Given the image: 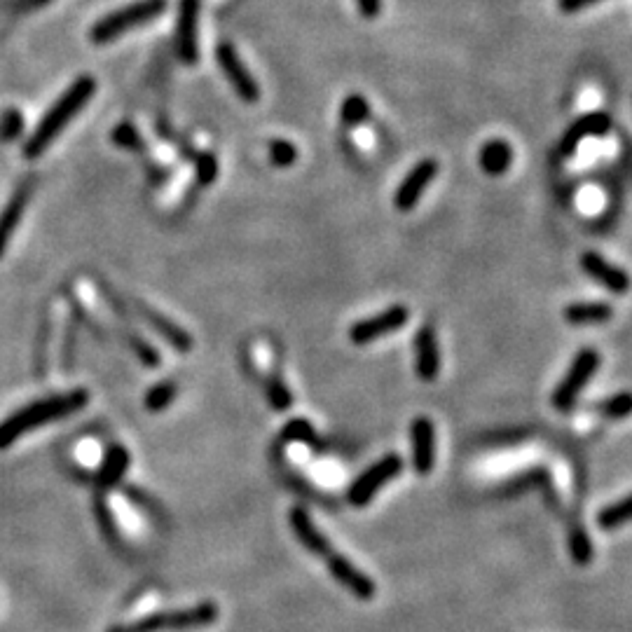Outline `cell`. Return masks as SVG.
I'll return each instance as SVG.
<instances>
[{"label": "cell", "instance_id": "6da1fadb", "mask_svg": "<svg viewBox=\"0 0 632 632\" xmlns=\"http://www.w3.org/2000/svg\"><path fill=\"white\" fill-rule=\"evenodd\" d=\"M89 403V394L85 389H71L64 394H52L45 398H38L22 410L12 412L8 419L0 422V450L15 445L19 438L31 434L43 427L47 422H57V419L71 417L80 412Z\"/></svg>", "mask_w": 632, "mask_h": 632}, {"label": "cell", "instance_id": "7a4b0ae2", "mask_svg": "<svg viewBox=\"0 0 632 632\" xmlns=\"http://www.w3.org/2000/svg\"><path fill=\"white\" fill-rule=\"evenodd\" d=\"M94 92H96V80L92 78V75H80V78L75 80L57 101H54V106L43 115V120L38 122V127L33 129V134L29 136V141H26V146H24L26 160H36V157L43 155L45 150L59 139L61 132L68 127V122H73L75 118H78L82 108L92 101Z\"/></svg>", "mask_w": 632, "mask_h": 632}, {"label": "cell", "instance_id": "3957f363", "mask_svg": "<svg viewBox=\"0 0 632 632\" xmlns=\"http://www.w3.org/2000/svg\"><path fill=\"white\" fill-rule=\"evenodd\" d=\"M167 5V0H136L132 5H125V8L101 17L99 22L92 26V31H89V38H92V43L96 45L113 43V40L125 36L127 31L136 29V26L155 22L157 17L164 15Z\"/></svg>", "mask_w": 632, "mask_h": 632}, {"label": "cell", "instance_id": "277c9868", "mask_svg": "<svg viewBox=\"0 0 632 632\" xmlns=\"http://www.w3.org/2000/svg\"><path fill=\"white\" fill-rule=\"evenodd\" d=\"M218 607L214 602H202L188 609H174V611H157L139 621L115 625L108 632H164V630H192V628H206L218 618Z\"/></svg>", "mask_w": 632, "mask_h": 632}, {"label": "cell", "instance_id": "5b68a950", "mask_svg": "<svg viewBox=\"0 0 632 632\" xmlns=\"http://www.w3.org/2000/svg\"><path fill=\"white\" fill-rule=\"evenodd\" d=\"M597 368H600V354L590 347L581 349V352L574 356L572 366H569L565 377H562V382L553 391V408L560 412L572 410L576 401H579L581 391L586 389V384L590 380H593Z\"/></svg>", "mask_w": 632, "mask_h": 632}, {"label": "cell", "instance_id": "8992f818", "mask_svg": "<svg viewBox=\"0 0 632 632\" xmlns=\"http://www.w3.org/2000/svg\"><path fill=\"white\" fill-rule=\"evenodd\" d=\"M403 466H405L403 457L396 455V452H389V455L377 459V462L370 466V469L363 471L361 476L354 480L352 487L347 490L349 506H354V508L368 506L370 501L375 499V494L380 492L389 480H394L398 473L403 471Z\"/></svg>", "mask_w": 632, "mask_h": 632}, {"label": "cell", "instance_id": "52a82bcc", "mask_svg": "<svg viewBox=\"0 0 632 632\" xmlns=\"http://www.w3.org/2000/svg\"><path fill=\"white\" fill-rule=\"evenodd\" d=\"M410 321V309L405 305H391L384 312L368 316V319L356 321L349 326V340L354 345H370V342L387 338V335L401 331V328Z\"/></svg>", "mask_w": 632, "mask_h": 632}, {"label": "cell", "instance_id": "ba28073f", "mask_svg": "<svg viewBox=\"0 0 632 632\" xmlns=\"http://www.w3.org/2000/svg\"><path fill=\"white\" fill-rule=\"evenodd\" d=\"M216 61L221 66V71L225 73V78L235 89L237 96L246 103H256L260 101V85L256 82V78L246 71L244 61L239 59V54L235 52V47L230 43H221L216 47Z\"/></svg>", "mask_w": 632, "mask_h": 632}, {"label": "cell", "instance_id": "9c48e42d", "mask_svg": "<svg viewBox=\"0 0 632 632\" xmlns=\"http://www.w3.org/2000/svg\"><path fill=\"white\" fill-rule=\"evenodd\" d=\"M328 572H331V576L335 581L340 583L342 588L347 590V593H352L356 600L361 602H370L375 597V581L370 579V576L366 572H361L359 567L354 565L352 560L345 558V555L333 551L328 558L324 560Z\"/></svg>", "mask_w": 632, "mask_h": 632}, {"label": "cell", "instance_id": "30bf717a", "mask_svg": "<svg viewBox=\"0 0 632 632\" xmlns=\"http://www.w3.org/2000/svg\"><path fill=\"white\" fill-rule=\"evenodd\" d=\"M197 22H199V0H181L176 17V52L183 64L195 66L199 59L197 43Z\"/></svg>", "mask_w": 632, "mask_h": 632}, {"label": "cell", "instance_id": "8fae6325", "mask_svg": "<svg viewBox=\"0 0 632 632\" xmlns=\"http://www.w3.org/2000/svg\"><path fill=\"white\" fill-rule=\"evenodd\" d=\"M438 174V162L436 160H422L415 164V169L410 171L408 176L403 178L401 185H398L396 195H394V204L398 211H412L419 202V197L424 195V190L429 188V183L434 181Z\"/></svg>", "mask_w": 632, "mask_h": 632}, {"label": "cell", "instance_id": "7c38bea8", "mask_svg": "<svg viewBox=\"0 0 632 632\" xmlns=\"http://www.w3.org/2000/svg\"><path fill=\"white\" fill-rule=\"evenodd\" d=\"M412 466L419 476H429L436 464V429L429 417H417L410 427Z\"/></svg>", "mask_w": 632, "mask_h": 632}, {"label": "cell", "instance_id": "4fadbf2b", "mask_svg": "<svg viewBox=\"0 0 632 632\" xmlns=\"http://www.w3.org/2000/svg\"><path fill=\"white\" fill-rule=\"evenodd\" d=\"M581 270L586 272L590 279L597 281V284H602L611 293H618V295L628 293V288H630L628 272L621 270V267L611 265L607 258L600 256V253H595V251L583 253Z\"/></svg>", "mask_w": 632, "mask_h": 632}, {"label": "cell", "instance_id": "5bb4252c", "mask_svg": "<svg viewBox=\"0 0 632 632\" xmlns=\"http://www.w3.org/2000/svg\"><path fill=\"white\" fill-rule=\"evenodd\" d=\"M33 188H36V185H33L31 178H26V181L17 185V190L12 192L10 202L5 204L3 211H0V256H3L5 249H8L12 235H15L19 223H22L26 206H29L31 202Z\"/></svg>", "mask_w": 632, "mask_h": 632}, {"label": "cell", "instance_id": "9a60e30c", "mask_svg": "<svg viewBox=\"0 0 632 632\" xmlns=\"http://www.w3.org/2000/svg\"><path fill=\"white\" fill-rule=\"evenodd\" d=\"M288 522H291V530L295 534V539H298L309 553L319 555L321 560H326L328 555L335 551L331 541H328L326 534L314 525V520L309 518V513L305 511V508L293 506L291 513H288Z\"/></svg>", "mask_w": 632, "mask_h": 632}, {"label": "cell", "instance_id": "2e32d148", "mask_svg": "<svg viewBox=\"0 0 632 632\" xmlns=\"http://www.w3.org/2000/svg\"><path fill=\"white\" fill-rule=\"evenodd\" d=\"M609 129H611V115L609 113L595 111V113L581 115V118L572 122L567 132L562 134L560 155H565V157L574 155L583 139H588V136H604L609 132Z\"/></svg>", "mask_w": 632, "mask_h": 632}, {"label": "cell", "instance_id": "e0dca14e", "mask_svg": "<svg viewBox=\"0 0 632 632\" xmlns=\"http://www.w3.org/2000/svg\"><path fill=\"white\" fill-rule=\"evenodd\" d=\"M415 370L422 382H434L441 373V352L431 326H422L415 335Z\"/></svg>", "mask_w": 632, "mask_h": 632}, {"label": "cell", "instance_id": "ac0fdd59", "mask_svg": "<svg viewBox=\"0 0 632 632\" xmlns=\"http://www.w3.org/2000/svg\"><path fill=\"white\" fill-rule=\"evenodd\" d=\"M136 312H139V316L146 324L153 328V331H157V335H162L164 340L169 342L171 347L176 349V352L181 354H188L192 349V338L190 333L185 331V328H181L176 324V321H171L169 316H164L157 312V309H153L150 305H143V302H134Z\"/></svg>", "mask_w": 632, "mask_h": 632}, {"label": "cell", "instance_id": "d6986e66", "mask_svg": "<svg viewBox=\"0 0 632 632\" xmlns=\"http://www.w3.org/2000/svg\"><path fill=\"white\" fill-rule=\"evenodd\" d=\"M129 464H132V455H129L125 445L115 443L106 450L101 469L96 473V492H99V497L115 490V487L122 483V478H125L129 471Z\"/></svg>", "mask_w": 632, "mask_h": 632}, {"label": "cell", "instance_id": "ffe728a7", "mask_svg": "<svg viewBox=\"0 0 632 632\" xmlns=\"http://www.w3.org/2000/svg\"><path fill=\"white\" fill-rule=\"evenodd\" d=\"M478 164L487 176H504L513 164V150L504 139H490L480 148Z\"/></svg>", "mask_w": 632, "mask_h": 632}, {"label": "cell", "instance_id": "44dd1931", "mask_svg": "<svg viewBox=\"0 0 632 632\" xmlns=\"http://www.w3.org/2000/svg\"><path fill=\"white\" fill-rule=\"evenodd\" d=\"M614 316V309L607 302H572L565 309L567 324L572 326H593V324H607Z\"/></svg>", "mask_w": 632, "mask_h": 632}, {"label": "cell", "instance_id": "7402d4cb", "mask_svg": "<svg viewBox=\"0 0 632 632\" xmlns=\"http://www.w3.org/2000/svg\"><path fill=\"white\" fill-rule=\"evenodd\" d=\"M567 548H569V555H572L574 565L579 567H586L590 565V560H593V541H590L588 532L583 530L581 525H572L569 527V539H567Z\"/></svg>", "mask_w": 632, "mask_h": 632}, {"label": "cell", "instance_id": "603a6c76", "mask_svg": "<svg viewBox=\"0 0 632 632\" xmlns=\"http://www.w3.org/2000/svg\"><path fill=\"white\" fill-rule=\"evenodd\" d=\"M630 508H632V497H623L621 501H614V504L604 506L600 515H597V522H600L602 530H618V527L628 525L630 520Z\"/></svg>", "mask_w": 632, "mask_h": 632}, {"label": "cell", "instance_id": "cb8c5ba5", "mask_svg": "<svg viewBox=\"0 0 632 632\" xmlns=\"http://www.w3.org/2000/svg\"><path fill=\"white\" fill-rule=\"evenodd\" d=\"M176 394H178L176 382H171V380L157 382L148 389V394L143 396V405H146V410L150 412H164L171 403H174Z\"/></svg>", "mask_w": 632, "mask_h": 632}, {"label": "cell", "instance_id": "d4e9b609", "mask_svg": "<svg viewBox=\"0 0 632 632\" xmlns=\"http://www.w3.org/2000/svg\"><path fill=\"white\" fill-rule=\"evenodd\" d=\"M111 139L115 146L122 150H132V153H143V150H146L143 136L139 134V129H136L132 122H120V125L113 129Z\"/></svg>", "mask_w": 632, "mask_h": 632}, {"label": "cell", "instance_id": "484cf974", "mask_svg": "<svg viewBox=\"0 0 632 632\" xmlns=\"http://www.w3.org/2000/svg\"><path fill=\"white\" fill-rule=\"evenodd\" d=\"M368 115H370V106L361 94H352L342 101L340 120L345 122L347 127H354V125H359V122L368 120Z\"/></svg>", "mask_w": 632, "mask_h": 632}, {"label": "cell", "instance_id": "4316f807", "mask_svg": "<svg viewBox=\"0 0 632 632\" xmlns=\"http://www.w3.org/2000/svg\"><path fill=\"white\" fill-rule=\"evenodd\" d=\"M267 153H270V162L279 169H288L295 160H298V148H295L291 141H284V139L270 141Z\"/></svg>", "mask_w": 632, "mask_h": 632}, {"label": "cell", "instance_id": "83f0119b", "mask_svg": "<svg viewBox=\"0 0 632 632\" xmlns=\"http://www.w3.org/2000/svg\"><path fill=\"white\" fill-rule=\"evenodd\" d=\"M24 132V118L17 108H8L0 115V141H15Z\"/></svg>", "mask_w": 632, "mask_h": 632}, {"label": "cell", "instance_id": "f1b7e54d", "mask_svg": "<svg viewBox=\"0 0 632 632\" xmlns=\"http://www.w3.org/2000/svg\"><path fill=\"white\" fill-rule=\"evenodd\" d=\"M267 401H270L272 408L279 410V412L291 408L293 394L288 391V387L284 384V380H281V377H272V380L267 382Z\"/></svg>", "mask_w": 632, "mask_h": 632}, {"label": "cell", "instance_id": "f546056e", "mask_svg": "<svg viewBox=\"0 0 632 632\" xmlns=\"http://www.w3.org/2000/svg\"><path fill=\"white\" fill-rule=\"evenodd\" d=\"M94 515H96V520H99L101 530L108 537V541H118V525H115L111 506H108L106 499L99 497V494H96V501H94Z\"/></svg>", "mask_w": 632, "mask_h": 632}, {"label": "cell", "instance_id": "4dcf8cb0", "mask_svg": "<svg viewBox=\"0 0 632 632\" xmlns=\"http://www.w3.org/2000/svg\"><path fill=\"white\" fill-rule=\"evenodd\" d=\"M127 342H129V349H132V352L136 354V359H139L141 363H146V366H150V368L160 366V354H157V349L150 345V342L143 340L141 335L132 333L127 338Z\"/></svg>", "mask_w": 632, "mask_h": 632}, {"label": "cell", "instance_id": "1f68e13d", "mask_svg": "<svg viewBox=\"0 0 632 632\" xmlns=\"http://www.w3.org/2000/svg\"><path fill=\"white\" fill-rule=\"evenodd\" d=\"M630 410H632V398H630L628 391H621V394L611 396L602 403V415H607L609 419L628 417Z\"/></svg>", "mask_w": 632, "mask_h": 632}, {"label": "cell", "instance_id": "d6a6232c", "mask_svg": "<svg viewBox=\"0 0 632 632\" xmlns=\"http://www.w3.org/2000/svg\"><path fill=\"white\" fill-rule=\"evenodd\" d=\"M195 174H197V183L199 185H211L218 178V160L214 153H202L197 157L195 164Z\"/></svg>", "mask_w": 632, "mask_h": 632}, {"label": "cell", "instance_id": "836d02e7", "mask_svg": "<svg viewBox=\"0 0 632 632\" xmlns=\"http://www.w3.org/2000/svg\"><path fill=\"white\" fill-rule=\"evenodd\" d=\"M284 441H300V443L314 445V441H316L314 427L307 422V419H293V422L286 424Z\"/></svg>", "mask_w": 632, "mask_h": 632}, {"label": "cell", "instance_id": "e575fe53", "mask_svg": "<svg viewBox=\"0 0 632 632\" xmlns=\"http://www.w3.org/2000/svg\"><path fill=\"white\" fill-rule=\"evenodd\" d=\"M50 3L52 0H8V3H3V8L8 10V15H29V12L45 8Z\"/></svg>", "mask_w": 632, "mask_h": 632}, {"label": "cell", "instance_id": "d590c367", "mask_svg": "<svg viewBox=\"0 0 632 632\" xmlns=\"http://www.w3.org/2000/svg\"><path fill=\"white\" fill-rule=\"evenodd\" d=\"M602 3V0H558V8L565 12V15H576V12L590 8V5Z\"/></svg>", "mask_w": 632, "mask_h": 632}, {"label": "cell", "instance_id": "8d00e7d4", "mask_svg": "<svg viewBox=\"0 0 632 632\" xmlns=\"http://www.w3.org/2000/svg\"><path fill=\"white\" fill-rule=\"evenodd\" d=\"M363 19H377L382 12V0H356Z\"/></svg>", "mask_w": 632, "mask_h": 632}]
</instances>
